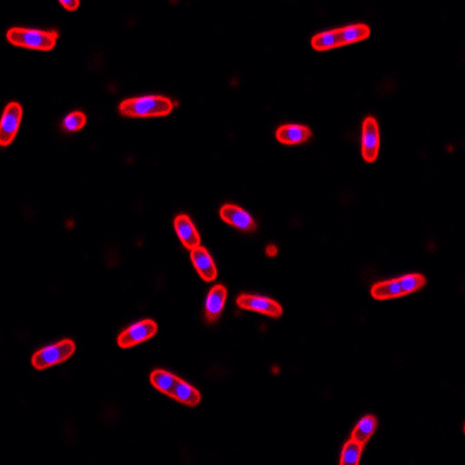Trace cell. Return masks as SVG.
<instances>
[{
	"instance_id": "8992f818",
	"label": "cell",
	"mask_w": 465,
	"mask_h": 465,
	"mask_svg": "<svg viewBox=\"0 0 465 465\" xmlns=\"http://www.w3.org/2000/svg\"><path fill=\"white\" fill-rule=\"evenodd\" d=\"M381 145V136L377 120L374 116H367L362 125V158L368 163L377 160Z\"/></svg>"
},
{
	"instance_id": "5bb4252c",
	"label": "cell",
	"mask_w": 465,
	"mask_h": 465,
	"mask_svg": "<svg viewBox=\"0 0 465 465\" xmlns=\"http://www.w3.org/2000/svg\"><path fill=\"white\" fill-rule=\"evenodd\" d=\"M170 398H173L184 405L195 407L200 402L201 394L197 389L178 378L171 391Z\"/></svg>"
},
{
	"instance_id": "9a60e30c",
	"label": "cell",
	"mask_w": 465,
	"mask_h": 465,
	"mask_svg": "<svg viewBox=\"0 0 465 465\" xmlns=\"http://www.w3.org/2000/svg\"><path fill=\"white\" fill-rule=\"evenodd\" d=\"M337 31L341 46H347V44L363 41L365 39H368L371 34L369 26L364 25V24L346 26V27H342V29H337Z\"/></svg>"
},
{
	"instance_id": "ffe728a7",
	"label": "cell",
	"mask_w": 465,
	"mask_h": 465,
	"mask_svg": "<svg viewBox=\"0 0 465 465\" xmlns=\"http://www.w3.org/2000/svg\"><path fill=\"white\" fill-rule=\"evenodd\" d=\"M86 116L82 111H73L64 118L62 121V129L66 132H78L86 125Z\"/></svg>"
},
{
	"instance_id": "ac0fdd59",
	"label": "cell",
	"mask_w": 465,
	"mask_h": 465,
	"mask_svg": "<svg viewBox=\"0 0 465 465\" xmlns=\"http://www.w3.org/2000/svg\"><path fill=\"white\" fill-rule=\"evenodd\" d=\"M178 377L168 371L155 370L150 374V383L156 390L170 397Z\"/></svg>"
},
{
	"instance_id": "52a82bcc",
	"label": "cell",
	"mask_w": 465,
	"mask_h": 465,
	"mask_svg": "<svg viewBox=\"0 0 465 465\" xmlns=\"http://www.w3.org/2000/svg\"><path fill=\"white\" fill-rule=\"evenodd\" d=\"M22 106L16 101L9 103L5 107L0 121V145L7 147L16 138L22 119Z\"/></svg>"
},
{
	"instance_id": "ba28073f",
	"label": "cell",
	"mask_w": 465,
	"mask_h": 465,
	"mask_svg": "<svg viewBox=\"0 0 465 465\" xmlns=\"http://www.w3.org/2000/svg\"><path fill=\"white\" fill-rule=\"evenodd\" d=\"M239 307L247 311L257 312L271 317H280L283 315V307L274 299L255 295H241L236 299Z\"/></svg>"
},
{
	"instance_id": "7a4b0ae2",
	"label": "cell",
	"mask_w": 465,
	"mask_h": 465,
	"mask_svg": "<svg viewBox=\"0 0 465 465\" xmlns=\"http://www.w3.org/2000/svg\"><path fill=\"white\" fill-rule=\"evenodd\" d=\"M58 36L56 29L44 31L26 27H12L6 33L7 41L13 46L41 51H53Z\"/></svg>"
},
{
	"instance_id": "3957f363",
	"label": "cell",
	"mask_w": 465,
	"mask_h": 465,
	"mask_svg": "<svg viewBox=\"0 0 465 465\" xmlns=\"http://www.w3.org/2000/svg\"><path fill=\"white\" fill-rule=\"evenodd\" d=\"M427 283L421 274L405 275L400 278L378 282L371 287V296L377 300L399 298L409 293L417 292Z\"/></svg>"
},
{
	"instance_id": "7c38bea8",
	"label": "cell",
	"mask_w": 465,
	"mask_h": 465,
	"mask_svg": "<svg viewBox=\"0 0 465 465\" xmlns=\"http://www.w3.org/2000/svg\"><path fill=\"white\" fill-rule=\"evenodd\" d=\"M227 299V289L221 284L214 285L205 300V317L210 324L220 317Z\"/></svg>"
},
{
	"instance_id": "e0dca14e",
	"label": "cell",
	"mask_w": 465,
	"mask_h": 465,
	"mask_svg": "<svg viewBox=\"0 0 465 465\" xmlns=\"http://www.w3.org/2000/svg\"><path fill=\"white\" fill-rule=\"evenodd\" d=\"M312 47L317 51H330L341 47L337 29L321 32L312 38Z\"/></svg>"
},
{
	"instance_id": "30bf717a",
	"label": "cell",
	"mask_w": 465,
	"mask_h": 465,
	"mask_svg": "<svg viewBox=\"0 0 465 465\" xmlns=\"http://www.w3.org/2000/svg\"><path fill=\"white\" fill-rule=\"evenodd\" d=\"M190 257H191L192 265L195 267L199 276L201 277V280L205 282H213L217 278V267H215L211 255L208 252V249L199 245L197 248L191 250Z\"/></svg>"
},
{
	"instance_id": "5b68a950",
	"label": "cell",
	"mask_w": 465,
	"mask_h": 465,
	"mask_svg": "<svg viewBox=\"0 0 465 465\" xmlns=\"http://www.w3.org/2000/svg\"><path fill=\"white\" fill-rule=\"evenodd\" d=\"M158 326L154 320L145 319L129 326L118 337V346L127 349L145 342L158 333Z\"/></svg>"
},
{
	"instance_id": "44dd1931",
	"label": "cell",
	"mask_w": 465,
	"mask_h": 465,
	"mask_svg": "<svg viewBox=\"0 0 465 465\" xmlns=\"http://www.w3.org/2000/svg\"><path fill=\"white\" fill-rule=\"evenodd\" d=\"M60 4L68 11H76L81 5L79 0H60Z\"/></svg>"
},
{
	"instance_id": "7402d4cb",
	"label": "cell",
	"mask_w": 465,
	"mask_h": 465,
	"mask_svg": "<svg viewBox=\"0 0 465 465\" xmlns=\"http://www.w3.org/2000/svg\"><path fill=\"white\" fill-rule=\"evenodd\" d=\"M265 252H267V255L269 256V257H275V256L277 255V252H278V249H277L276 245H267V250H265Z\"/></svg>"
},
{
	"instance_id": "8fae6325",
	"label": "cell",
	"mask_w": 465,
	"mask_h": 465,
	"mask_svg": "<svg viewBox=\"0 0 465 465\" xmlns=\"http://www.w3.org/2000/svg\"><path fill=\"white\" fill-rule=\"evenodd\" d=\"M173 227L184 248L193 250L200 245L201 239L198 230H195V225L186 214H180L176 217L173 221Z\"/></svg>"
},
{
	"instance_id": "277c9868",
	"label": "cell",
	"mask_w": 465,
	"mask_h": 465,
	"mask_svg": "<svg viewBox=\"0 0 465 465\" xmlns=\"http://www.w3.org/2000/svg\"><path fill=\"white\" fill-rule=\"evenodd\" d=\"M75 352V342L73 339H66L35 352L32 357V364L36 370H44L70 359Z\"/></svg>"
},
{
	"instance_id": "4fadbf2b",
	"label": "cell",
	"mask_w": 465,
	"mask_h": 465,
	"mask_svg": "<svg viewBox=\"0 0 465 465\" xmlns=\"http://www.w3.org/2000/svg\"><path fill=\"white\" fill-rule=\"evenodd\" d=\"M312 136V131L304 125L286 123L276 131L277 141L286 145H302Z\"/></svg>"
},
{
	"instance_id": "9c48e42d",
	"label": "cell",
	"mask_w": 465,
	"mask_h": 465,
	"mask_svg": "<svg viewBox=\"0 0 465 465\" xmlns=\"http://www.w3.org/2000/svg\"><path fill=\"white\" fill-rule=\"evenodd\" d=\"M220 218L225 223L241 232H254L256 230V223L252 215L236 205H223L220 208Z\"/></svg>"
},
{
	"instance_id": "6da1fadb",
	"label": "cell",
	"mask_w": 465,
	"mask_h": 465,
	"mask_svg": "<svg viewBox=\"0 0 465 465\" xmlns=\"http://www.w3.org/2000/svg\"><path fill=\"white\" fill-rule=\"evenodd\" d=\"M175 106V101L165 96L147 95L125 99L118 110L127 118H158L169 116Z\"/></svg>"
},
{
	"instance_id": "d6986e66",
	"label": "cell",
	"mask_w": 465,
	"mask_h": 465,
	"mask_svg": "<svg viewBox=\"0 0 465 465\" xmlns=\"http://www.w3.org/2000/svg\"><path fill=\"white\" fill-rule=\"evenodd\" d=\"M362 450L363 446L359 444L356 441L350 440L344 444L341 454V459H339V464L341 465H357L361 459Z\"/></svg>"
},
{
	"instance_id": "2e32d148",
	"label": "cell",
	"mask_w": 465,
	"mask_h": 465,
	"mask_svg": "<svg viewBox=\"0 0 465 465\" xmlns=\"http://www.w3.org/2000/svg\"><path fill=\"white\" fill-rule=\"evenodd\" d=\"M376 428H377V419L374 418V415H367L356 424L352 433V439L364 446V444L370 440Z\"/></svg>"
}]
</instances>
